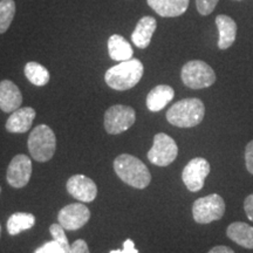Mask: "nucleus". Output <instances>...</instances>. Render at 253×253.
<instances>
[{"mask_svg": "<svg viewBox=\"0 0 253 253\" xmlns=\"http://www.w3.org/2000/svg\"><path fill=\"white\" fill-rule=\"evenodd\" d=\"M116 175L126 184L136 189H144L150 184L151 175L147 166L137 157L129 154H122L114 161Z\"/></svg>", "mask_w": 253, "mask_h": 253, "instance_id": "nucleus-1", "label": "nucleus"}, {"mask_svg": "<svg viewBox=\"0 0 253 253\" xmlns=\"http://www.w3.org/2000/svg\"><path fill=\"white\" fill-rule=\"evenodd\" d=\"M143 72V63L138 59H130L109 68L104 75V80L113 89L128 90L140 82Z\"/></svg>", "mask_w": 253, "mask_h": 253, "instance_id": "nucleus-2", "label": "nucleus"}, {"mask_svg": "<svg viewBox=\"0 0 253 253\" xmlns=\"http://www.w3.org/2000/svg\"><path fill=\"white\" fill-rule=\"evenodd\" d=\"M205 106L202 100L191 97L176 102L167 112V120L170 125L179 128H192L203 121Z\"/></svg>", "mask_w": 253, "mask_h": 253, "instance_id": "nucleus-3", "label": "nucleus"}, {"mask_svg": "<svg viewBox=\"0 0 253 253\" xmlns=\"http://www.w3.org/2000/svg\"><path fill=\"white\" fill-rule=\"evenodd\" d=\"M27 143L31 156L37 162H47L55 153L56 137L48 126L40 125L32 130Z\"/></svg>", "mask_w": 253, "mask_h": 253, "instance_id": "nucleus-4", "label": "nucleus"}, {"mask_svg": "<svg viewBox=\"0 0 253 253\" xmlns=\"http://www.w3.org/2000/svg\"><path fill=\"white\" fill-rule=\"evenodd\" d=\"M183 84L191 89L211 87L216 82L214 71L202 60H192L183 66L181 72Z\"/></svg>", "mask_w": 253, "mask_h": 253, "instance_id": "nucleus-5", "label": "nucleus"}, {"mask_svg": "<svg viewBox=\"0 0 253 253\" xmlns=\"http://www.w3.org/2000/svg\"><path fill=\"white\" fill-rule=\"evenodd\" d=\"M224 213L225 202L217 194L196 199L192 205V216L198 224H209L214 220H219Z\"/></svg>", "mask_w": 253, "mask_h": 253, "instance_id": "nucleus-6", "label": "nucleus"}, {"mask_svg": "<svg viewBox=\"0 0 253 253\" xmlns=\"http://www.w3.org/2000/svg\"><path fill=\"white\" fill-rule=\"evenodd\" d=\"M136 121L134 108L123 104H115L104 114V129L110 135H119L128 130Z\"/></svg>", "mask_w": 253, "mask_h": 253, "instance_id": "nucleus-7", "label": "nucleus"}, {"mask_svg": "<svg viewBox=\"0 0 253 253\" xmlns=\"http://www.w3.org/2000/svg\"><path fill=\"white\" fill-rule=\"evenodd\" d=\"M178 147L172 137L164 132L154 136V144L148 153V160L155 166L168 167L176 160Z\"/></svg>", "mask_w": 253, "mask_h": 253, "instance_id": "nucleus-8", "label": "nucleus"}, {"mask_svg": "<svg viewBox=\"0 0 253 253\" xmlns=\"http://www.w3.org/2000/svg\"><path fill=\"white\" fill-rule=\"evenodd\" d=\"M210 163L205 158H192L182 172V179L188 190L191 192H198L199 190L203 189L205 178L210 173Z\"/></svg>", "mask_w": 253, "mask_h": 253, "instance_id": "nucleus-9", "label": "nucleus"}, {"mask_svg": "<svg viewBox=\"0 0 253 253\" xmlns=\"http://www.w3.org/2000/svg\"><path fill=\"white\" fill-rule=\"evenodd\" d=\"M90 218V211L86 205L81 203H73L62 208L59 211V224L65 230L75 231L81 229L88 223Z\"/></svg>", "mask_w": 253, "mask_h": 253, "instance_id": "nucleus-10", "label": "nucleus"}, {"mask_svg": "<svg viewBox=\"0 0 253 253\" xmlns=\"http://www.w3.org/2000/svg\"><path fill=\"white\" fill-rule=\"evenodd\" d=\"M32 176V161L26 155H17L12 158L7 168L8 184L15 189L24 188L28 184Z\"/></svg>", "mask_w": 253, "mask_h": 253, "instance_id": "nucleus-11", "label": "nucleus"}, {"mask_svg": "<svg viewBox=\"0 0 253 253\" xmlns=\"http://www.w3.org/2000/svg\"><path fill=\"white\" fill-rule=\"evenodd\" d=\"M67 191L82 203H90L97 196V186L84 175H74L67 181Z\"/></svg>", "mask_w": 253, "mask_h": 253, "instance_id": "nucleus-12", "label": "nucleus"}, {"mask_svg": "<svg viewBox=\"0 0 253 253\" xmlns=\"http://www.w3.org/2000/svg\"><path fill=\"white\" fill-rule=\"evenodd\" d=\"M23 95L14 82L4 80L0 82V109L5 113H13L20 108Z\"/></svg>", "mask_w": 253, "mask_h": 253, "instance_id": "nucleus-13", "label": "nucleus"}, {"mask_svg": "<svg viewBox=\"0 0 253 253\" xmlns=\"http://www.w3.org/2000/svg\"><path fill=\"white\" fill-rule=\"evenodd\" d=\"M36 119V110L31 107L19 108L6 121V130L12 134H24L31 129Z\"/></svg>", "mask_w": 253, "mask_h": 253, "instance_id": "nucleus-14", "label": "nucleus"}, {"mask_svg": "<svg viewBox=\"0 0 253 253\" xmlns=\"http://www.w3.org/2000/svg\"><path fill=\"white\" fill-rule=\"evenodd\" d=\"M190 0H147L148 5L163 18H175L185 13Z\"/></svg>", "mask_w": 253, "mask_h": 253, "instance_id": "nucleus-15", "label": "nucleus"}, {"mask_svg": "<svg viewBox=\"0 0 253 253\" xmlns=\"http://www.w3.org/2000/svg\"><path fill=\"white\" fill-rule=\"evenodd\" d=\"M157 27V21L154 17H143L136 25L131 34V40L138 48H147L150 45L151 38Z\"/></svg>", "mask_w": 253, "mask_h": 253, "instance_id": "nucleus-16", "label": "nucleus"}, {"mask_svg": "<svg viewBox=\"0 0 253 253\" xmlns=\"http://www.w3.org/2000/svg\"><path fill=\"white\" fill-rule=\"evenodd\" d=\"M216 25L219 33L218 48L227 49L233 45L237 36V24L229 15L219 14L216 17Z\"/></svg>", "mask_w": 253, "mask_h": 253, "instance_id": "nucleus-17", "label": "nucleus"}, {"mask_svg": "<svg viewBox=\"0 0 253 253\" xmlns=\"http://www.w3.org/2000/svg\"><path fill=\"white\" fill-rule=\"evenodd\" d=\"M226 235L236 244L253 250V227L244 221H235L227 226Z\"/></svg>", "mask_w": 253, "mask_h": 253, "instance_id": "nucleus-18", "label": "nucleus"}, {"mask_svg": "<svg viewBox=\"0 0 253 253\" xmlns=\"http://www.w3.org/2000/svg\"><path fill=\"white\" fill-rule=\"evenodd\" d=\"M175 96V90L168 84H160L153 88L147 96V107L150 112H160Z\"/></svg>", "mask_w": 253, "mask_h": 253, "instance_id": "nucleus-19", "label": "nucleus"}, {"mask_svg": "<svg viewBox=\"0 0 253 253\" xmlns=\"http://www.w3.org/2000/svg\"><path fill=\"white\" fill-rule=\"evenodd\" d=\"M108 52L110 58L119 62L130 60L132 59V55H134V50H132L130 43L122 36H119V34H113L109 38Z\"/></svg>", "mask_w": 253, "mask_h": 253, "instance_id": "nucleus-20", "label": "nucleus"}, {"mask_svg": "<svg viewBox=\"0 0 253 253\" xmlns=\"http://www.w3.org/2000/svg\"><path fill=\"white\" fill-rule=\"evenodd\" d=\"M36 224V217L32 213L15 212L7 220V232L11 236H17L23 231L30 230Z\"/></svg>", "mask_w": 253, "mask_h": 253, "instance_id": "nucleus-21", "label": "nucleus"}, {"mask_svg": "<svg viewBox=\"0 0 253 253\" xmlns=\"http://www.w3.org/2000/svg\"><path fill=\"white\" fill-rule=\"evenodd\" d=\"M25 75H26L27 80L31 82L34 86L41 87L45 86L49 82L50 75L49 72L47 71L46 67H43L40 63L31 61L27 62L26 66H25Z\"/></svg>", "mask_w": 253, "mask_h": 253, "instance_id": "nucleus-22", "label": "nucleus"}, {"mask_svg": "<svg viewBox=\"0 0 253 253\" xmlns=\"http://www.w3.org/2000/svg\"><path fill=\"white\" fill-rule=\"evenodd\" d=\"M15 15L14 0H0V34L8 30Z\"/></svg>", "mask_w": 253, "mask_h": 253, "instance_id": "nucleus-23", "label": "nucleus"}, {"mask_svg": "<svg viewBox=\"0 0 253 253\" xmlns=\"http://www.w3.org/2000/svg\"><path fill=\"white\" fill-rule=\"evenodd\" d=\"M71 250H66L59 242L53 239L40 246L39 249H37L34 253H71Z\"/></svg>", "mask_w": 253, "mask_h": 253, "instance_id": "nucleus-24", "label": "nucleus"}, {"mask_svg": "<svg viewBox=\"0 0 253 253\" xmlns=\"http://www.w3.org/2000/svg\"><path fill=\"white\" fill-rule=\"evenodd\" d=\"M217 4L218 0H196V6H197L199 14L202 15H209L212 13Z\"/></svg>", "mask_w": 253, "mask_h": 253, "instance_id": "nucleus-25", "label": "nucleus"}, {"mask_svg": "<svg viewBox=\"0 0 253 253\" xmlns=\"http://www.w3.org/2000/svg\"><path fill=\"white\" fill-rule=\"evenodd\" d=\"M245 164L248 171L253 175V140L250 141L245 148Z\"/></svg>", "mask_w": 253, "mask_h": 253, "instance_id": "nucleus-26", "label": "nucleus"}, {"mask_svg": "<svg viewBox=\"0 0 253 253\" xmlns=\"http://www.w3.org/2000/svg\"><path fill=\"white\" fill-rule=\"evenodd\" d=\"M71 253H90L89 249H88L87 243L84 239L75 240L72 244Z\"/></svg>", "mask_w": 253, "mask_h": 253, "instance_id": "nucleus-27", "label": "nucleus"}, {"mask_svg": "<svg viewBox=\"0 0 253 253\" xmlns=\"http://www.w3.org/2000/svg\"><path fill=\"white\" fill-rule=\"evenodd\" d=\"M109 253H138L137 250L135 248L134 242L131 239H126L123 243V249L122 250H113Z\"/></svg>", "mask_w": 253, "mask_h": 253, "instance_id": "nucleus-28", "label": "nucleus"}, {"mask_svg": "<svg viewBox=\"0 0 253 253\" xmlns=\"http://www.w3.org/2000/svg\"><path fill=\"white\" fill-rule=\"evenodd\" d=\"M244 210L246 216L253 223V194L249 195L244 201Z\"/></svg>", "mask_w": 253, "mask_h": 253, "instance_id": "nucleus-29", "label": "nucleus"}, {"mask_svg": "<svg viewBox=\"0 0 253 253\" xmlns=\"http://www.w3.org/2000/svg\"><path fill=\"white\" fill-rule=\"evenodd\" d=\"M208 253H236L233 251L232 249L227 248V246H224V245H218V246H214L209 251Z\"/></svg>", "mask_w": 253, "mask_h": 253, "instance_id": "nucleus-30", "label": "nucleus"}, {"mask_svg": "<svg viewBox=\"0 0 253 253\" xmlns=\"http://www.w3.org/2000/svg\"><path fill=\"white\" fill-rule=\"evenodd\" d=\"M0 235H1V227H0Z\"/></svg>", "mask_w": 253, "mask_h": 253, "instance_id": "nucleus-31", "label": "nucleus"}, {"mask_svg": "<svg viewBox=\"0 0 253 253\" xmlns=\"http://www.w3.org/2000/svg\"><path fill=\"white\" fill-rule=\"evenodd\" d=\"M236 1H242V0H236Z\"/></svg>", "mask_w": 253, "mask_h": 253, "instance_id": "nucleus-32", "label": "nucleus"}, {"mask_svg": "<svg viewBox=\"0 0 253 253\" xmlns=\"http://www.w3.org/2000/svg\"><path fill=\"white\" fill-rule=\"evenodd\" d=\"M0 192H1V188H0Z\"/></svg>", "mask_w": 253, "mask_h": 253, "instance_id": "nucleus-33", "label": "nucleus"}]
</instances>
